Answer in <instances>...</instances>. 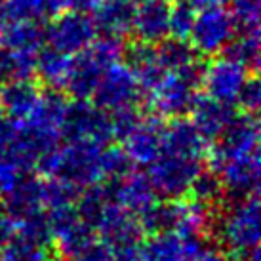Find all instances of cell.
<instances>
[{"instance_id":"1","label":"cell","mask_w":261,"mask_h":261,"mask_svg":"<svg viewBox=\"0 0 261 261\" xmlns=\"http://www.w3.org/2000/svg\"><path fill=\"white\" fill-rule=\"evenodd\" d=\"M103 147L94 141H67V145L42 154L37 168L44 177H58L82 191L105 179L101 166Z\"/></svg>"},{"instance_id":"2","label":"cell","mask_w":261,"mask_h":261,"mask_svg":"<svg viewBox=\"0 0 261 261\" xmlns=\"http://www.w3.org/2000/svg\"><path fill=\"white\" fill-rule=\"evenodd\" d=\"M259 200L257 195L237 198L218 221V240L229 257L237 261H261Z\"/></svg>"},{"instance_id":"3","label":"cell","mask_w":261,"mask_h":261,"mask_svg":"<svg viewBox=\"0 0 261 261\" xmlns=\"http://www.w3.org/2000/svg\"><path fill=\"white\" fill-rule=\"evenodd\" d=\"M122 54V38L107 37V35L94 38L84 50L73 56V69L65 90L74 99H90L101 73L111 63L118 61Z\"/></svg>"},{"instance_id":"4","label":"cell","mask_w":261,"mask_h":261,"mask_svg":"<svg viewBox=\"0 0 261 261\" xmlns=\"http://www.w3.org/2000/svg\"><path fill=\"white\" fill-rule=\"evenodd\" d=\"M202 67L198 63L183 67L179 71H166L156 88L147 94L149 105L162 116H183L187 115L200 92Z\"/></svg>"},{"instance_id":"5","label":"cell","mask_w":261,"mask_h":261,"mask_svg":"<svg viewBox=\"0 0 261 261\" xmlns=\"http://www.w3.org/2000/svg\"><path fill=\"white\" fill-rule=\"evenodd\" d=\"M99 240L113 252L115 261H134L139 257V246L143 240V227L139 218L111 198L95 223Z\"/></svg>"},{"instance_id":"6","label":"cell","mask_w":261,"mask_h":261,"mask_svg":"<svg viewBox=\"0 0 261 261\" xmlns=\"http://www.w3.org/2000/svg\"><path fill=\"white\" fill-rule=\"evenodd\" d=\"M200 170H202V160L160 152L149 164L147 177L156 196H162L166 200H175L189 195V189L196 175L200 174Z\"/></svg>"},{"instance_id":"7","label":"cell","mask_w":261,"mask_h":261,"mask_svg":"<svg viewBox=\"0 0 261 261\" xmlns=\"http://www.w3.org/2000/svg\"><path fill=\"white\" fill-rule=\"evenodd\" d=\"M141 94L143 92L136 79V73L132 71L128 63H122L118 59L101 73L92 94V99L99 109L113 113L126 107H138Z\"/></svg>"},{"instance_id":"8","label":"cell","mask_w":261,"mask_h":261,"mask_svg":"<svg viewBox=\"0 0 261 261\" xmlns=\"http://www.w3.org/2000/svg\"><path fill=\"white\" fill-rule=\"evenodd\" d=\"M61 138L67 141H94L99 145H109L113 139L109 113L88 99H74L73 103H67Z\"/></svg>"},{"instance_id":"9","label":"cell","mask_w":261,"mask_h":261,"mask_svg":"<svg viewBox=\"0 0 261 261\" xmlns=\"http://www.w3.org/2000/svg\"><path fill=\"white\" fill-rule=\"evenodd\" d=\"M259 151V124L255 115L242 113L232 115L225 130L219 134L218 143L208 149L206 156L210 160V170L216 172L227 160Z\"/></svg>"},{"instance_id":"10","label":"cell","mask_w":261,"mask_h":261,"mask_svg":"<svg viewBox=\"0 0 261 261\" xmlns=\"http://www.w3.org/2000/svg\"><path fill=\"white\" fill-rule=\"evenodd\" d=\"M46 216L50 225L51 244H56L67 259H74L95 240V231L80 218L74 204L51 208L46 212Z\"/></svg>"},{"instance_id":"11","label":"cell","mask_w":261,"mask_h":261,"mask_svg":"<svg viewBox=\"0 0 261 261\" xmlns=\"http://www.w3.org/2000/svg\"><path fill=\"white\" fill-rule=\"evenodd\" d=\"M97 35L92 17L84 10H71L56 14L44 29V40L56 50L74 56L86 48Z\"/></svg>"},{"instance_id":"12","label":"cell","mask_w":261,"mask_h":261,"mask_svg":"<svg viewBox=\"0 0 261 261\" xmlns=\"http://www.w3.org/2000/svg\"><path fill=\"white\" fill-rule=\"evenodd\" d=\"M234 37V23L223 6L202 8L196 12L189 42L200 56H216Z\"/></svg>"},{"instance_id":"13","label":"cell","mask_w":261,"mask_h":261,"mask_svg":"<svg viewBox=\"0 0 261 261\" xmlns=\"http://www.w3.org/2000/svg\"><path fill=\"white\" fill-rule=\"evenodd\" d=\"M248 71H250L248 67L229 56L216 58L206 67H202L200 88H204L206 92L204 95H208L212 99L234 105L240 90L248 80Z\"/></svg>"},{"instance_id":"14","label":"cell","mask_w":261,"mask_h":261,"mask_svg":"<svg viewBox=\"0 0 261 261\" xmlns=\"http://www.w3.org/2000/svg\"><path fill=\"white\" fill-rule=\"evenodd\" d=\"M259 172V151L234 156L216 170L223 185V195L231 196V200L257 195Z\"/></svg>"},{"instance_id":"15","label":"cell","mask_w":261,"mask_h":261,"mask_svg":"<svg viewBox=\"0 0 261 261\" xmlns=\"http://www.w3.org/2000/svg\"><path fill=\"white\" fill-rule=\"evenodd\" d=\"M170 0H139L136 2L132 31L139 42L159 44L170 37Z\"/></svg>"},{"instance_id":"16","label":"cell","mask_w":261,"mask_h":261,"mask_svg":"<svg viewBox=\"0 0 261 261\" xmlns=\"http://www.w3.org/2000/svg\"><path fill=\"white\" fill-rule=\"evenodd\" d=\"M208 149V139L196 130L195 124L185 120L183 116H175L172 122L162 128V152L202 160L206 159Z\"/></svg>"},{"instance_id":"17","label":"cell","mask_w":261,"mask_h":261,"mask_svg":"<svg viewBox=\"0 0 261 261\" xmlns=\"http://www.w3.org/2000/svg\"><path fill=\"white\" fill-rule=\"evenodd\" d=\"M109 195L118 206H122L124 210L132 212L136 216H141L147 208H151L156 202V193L152 189L151 181L147 174H138L132 170L130 174L118 177L115 181H111Z\"/></svg>"},{"instance_id":"18","label":"cell","mask_w":261,"mask_h":261,"mask_svg":"<svg viewBox=\"0 0 261 261\" xmlns=\"http://www.w3.org/2000/svg\"><path fill=\"white\" fill-rule=\"evenodd\" d=\"M162 128L159 116H141L134 132L122 139L124 152L134 164L149 166L162 152Z\"/></svg>"},{"instance_id":"19","label":"cell","mask_w":261,"mask_h":261,"mask_svg":"<svg viewBox=\"0 0 261 261\" xmlns=\"http://www.w3.org/2000/svg\"><path fill=\"white\" fill-rule=\"evenodd\" d=\"M4 208L15 221L44 214L46 212V179L21 175L17 185L4 196Z\"/></svg>"},{"instance_id":"20","label":"cell","mask_w":261,"mask_h":261,"mask_svg":"<svg viewBox=\"0 0 261 261\" xmlns=\"http://www.w3.org/2000/svg\"><path fill=\"white\" fill-rule=\"evenodd\" d=\"M204 244V237L185 239L172 231L154 232L139 246L141 261H185L196 248Z\"/></svg>"},{"instance_id":"21","label":"cell","mask_w":261,"mask_h":261,"mask_svg":"<svg viewBox=\"0 0 261 261\" xmlns=\"http://www.w3.org/2000/svg\"><path fill=\"white\" fill-rule=\"evenodd\" d=\"M90 12L97 33L122 38L132 31L136 0H95Z\"/></svg>"},{"instance_id":"22","label":"cell","mask_w":261,"mask_h":261,"mask_svg":"<svg viewBox=\"0 0 261 261\" xmlns=\"http://www.w3.org/2000/svg\"><path fill=\"white\" fill-rule=\"evenodd\" d=\"M40 99V88L33 79H15L0 86V111L14 120L27 118Z\"/></svg>"},{"instance_id":"23","label":"cell","mask_w":261,"mask_h":261,"mask_svg":"<svg viewBox=\"0 0 261 261\" xmlns=\"http://www.w3.org/2000/svg\"><path fill=\"white\" fill-rule=\"evenodd\" d=\"M189 113L193 115L191 122L195 124L196 130L206 139H218L219 134L225 130V126L234 115L232 105L216 101L208 95H198Z\"/></svg>"},{"instance_id":"24","label":"cell","mask_w":261,"mask_h":261,"mask_svg":"<svg viewBox=\"0 0 261 261\" xmlns=\"http://www.w3.org/2000/svg\"><path fill=\"white\" fill-rule=\"evenodd\" d=\"M73 69V56L63 54L56 48H40L37 54L35 74L51 90H63Z\"/></svg>"},{"instance_id":"25","label":"cell","mask_w":261,"mask_h":261,"mask_svg":"<svg viewBox=\"0 0 261 261\" xmlns=\"http://www.w3.org/2000/svg\"><path fill=\"white\" fill-rule=\"evenodd\" d=\"M128 65L136 73V79H138L139 86H141V92H145V94L152 92L156 88V84L162 80L164 73H166L156 61L154 44H134L128 50Z\"/></svg>"},{"instance_id":"26","label":"cell","mask_w":261,"mask_h":261,"mask_svg":"<svg viewBox=\"0 0 261 261\" xmlns=\"http://www.w3.org/2000/svg\"><path fill=\"white\" fill-rule=\"evenodd\" d=\"M0 44L14 51L38 54L44 44V29L37 21H10L0 35Z\"/></svg>"},{"instance_id":"27","label":"cell","mask_w":261,"mask_h":261,"mask_svg":"<svg viewBox=\"0 0 261 261\" xmlns=\"http://www.w3.org/2000/svg\"><path fill=\"white\" fill-rule=\"evenodd\" d=\"M154 56L164 71H179L196 61V51L187 38L166 37L154 44Z\"/></svg>"},{"instance_id":"28","label":"cell","mask_w":261,"mask_h":261,"mask_svg":"<svg viewBox=\"0 0 261 261\" xmlns=\"http://www.w3.org/2000/svg\"><path fill=\"white\" fill-rule=\"evenodd\" d=\"M12 21H44L51 19L63 6V0H6Z\"/></svg>"},{"instance_id":"29","label":"cell","mask_w":261,"mask_h":261,"mask_svg":"<svg viewBox=\"0 0 261 261\" xmlns=\"http://www.w3.org/2000/svg\"><path fill=\"white\" fill-rule=\"evenodd\" d=\"M37 54L14 51L0 44V86L15 79H33Z\"/></svg>"},{"instance_id":"30","label":"cell","mask_w":261,"mask_h":261,"mask_svg":"<svg viewBox=\"0 0 261 261\" xmlns=\"http://www.w3.org/2000/svg\"><path fill=\"white\" fill-rule=\"evenodd\" d=\"M225 56L237 59L248 69H255L259 63V29L234 31V37L225 46Z\"/></svg>"},{"instance_id":"31","label":"cell","mask_w":261,"mask_h":261,"mask_svg":"<svg viewBox=\"0 0 261 261\" xmlns=\"http://www.w3.org/2000/svg\"><path fill=\"white\" fill-rule=\"evenodd\" d=\"M229 15L234 23V31L259 29L261 0H227Z\"/></svg>"},{"instance_id":"32","label":"cell","mask_w":261,"mask_h":261,"mask_svg":"<svg viewBox=\"0 0 261 261\" xmlns=\"http://www.w3.org/2000/svg\"><path fill=\"white\" fill-rule=\"evenodd\" d=\"M189 193L193 198L200 200V202L212 206L214 202H218L223 198V185L219 181V177L216 172L212 170H200V174L195 177V181L189 189Z\"/></svg>"},{"instance_id":"33","label":"cell","mask_w":261,"mask_h":261,"mask_svg":"<svg viewBox=\"0 0 261 261\" xmlns=\"http://www.w3.org/2000/svg\"><path fill=\"white\" fill-rule=\"evenodd\" d=\"M170 10V37L189 38L196 17V10L191 0H174Z\"/></svg>"},{"instance_id":"34","label":"cell","mask_w":261,"mask_h":261,"mask_svg":"<svg viewBox=\"0 0 261 261\" xmlns=\"http://www.w3.org/2000/svg\"><path fill=\"white\" fill-rule=\"evenodd\" d=\"M101 166H103L105 179L115 181L118 177L130 174L132 170H134V162H132L130 156L124 152L122 147L105 145L101 151Z\"/></svg>"},{"instance_id":"35","label":"cell","mask_w":261,"mask_h":261,"mask_svg":"<svg viewBox=\"0 0 261 261\" xmlns=\"http://www.w3.org/2000/svg\"><path fill=\"white\" fill-rule=\"evenodd\" d=\"M141 113L138 107H126V109H118L111 113V128H113V138L122 141L126 136H130L134 128L141 120Z\"/></svg>"},{"instance_id":"36","label":"cell","mask_w":261,"mask_h":261,"mask_svg":"<svg viewBox=\"0 0 261 261\" xmlns=\"http://www.w3.org/2000/svg\"><path fill=\"white\" fill-rule=\"evenodd\" d=\"M237 103H239L244 113H250V115H255L257 109H259L261 103V86L259 80L255 76H248V80L244 82V86L240 90L239 97H237Z\"/></svg>"},{"instance_id":"37","label":"cell","mask_w":261,"mask_h":261,"mask_svg":"<svg viewBox=\"0 0 261 261\" xmlns=\"http://www.w3.org/2000/svg\"><path fill=\"white\" fill-rule=\"evenodd\" d=\"M21 175L23 174L17 170V166L12 160L0 156V198H4L17 185V181L21 179Z\"/></svg>"},{"instance_id":"38","label":"cell","mask_w":261,"mask_h":261,"mask_svg":"<svg viewBox=\"0 0 261 261\" xmlns=\"http://www.w3.org/2000/svg\"><path fill=\"white\" fill-rule=\"evenodd\" d=\"M17 136V120L6 116L0 111V156H6Z\"/></svg>"},{"instance_id":"39","label":"cell","mask_w":261,"mask_h":261,"mask_svg":"<svg viewBox=\"0 0 261 261\" xmlns=\"http://www.w3.org/2000/svg\"><path fill=\"white\" fill-rule=\"evenodd\" d=\"M73 261H115L113 257V252L109 250L107 244H103L101 240L97 242L94 240L86 250H82Z\"/></svg>"},{"instance_id":"40","label":"cell","mask_w":261,"mask_h":261,"mask_svg":"<svg viewBox=\"0 0 261 261\" xmlns=\"http://www.w3.org/2000/svg\"><path fill=\"white\" fill-rule=\"evenodd\" d=\"M17 231V221H15L4 206H0V248L6 244Z\"/></svg>"},{"instance_id":"41","label":"cell","mask_w":261,"mask_h":261,"mask_svg":"<svg viewBox=\"0 0 261 261\" xmlns=\"http://www.w3.org/2000/svg\"><path fill=\"white\" fill-rule=\"evenodd\" d=\"M185 261H227V257H225L216 246L200 244Z\"/></svg>"},{"instance_id":"42","label":"cell","mask_w":261,"mask_h":261,"mask_svg":"<svg viewBox=\"0 0 261 261\" xmlns=\"http://www.w3.org/2000/svg\"><path fill=\"white\" fill-rule=\"evenodd\" d=\"M12 19H10V14H8L6 0H0V35H2V31L6 29V25Z\"/></svg>"},{"instance_id":"43","label":"cell","mask_w":261,"mask_h":261,"mask_svg":"<svg viewBox=\"0 0 261 261\" xmlns=\"http://www.w3.org/2000/svg\"><path fill=\"white\" fill-rule=\"evenodd\" d=\"M193 6L196 10H202V8H212V6H223L227 0H191Z\"/></svg>"},{"instance_id":"44","label":"cell","mask_w":261,"mask_h":261,"mask_svg":"<svg viewBox=\"0 0 261 261\" xmlns=\"http://www.w3.org/2000/svg\"><path fill=\"white\" fill-rule=\"evenodd\" d=\"M0 261H4V259H2V255H0Z\"/></svg>"},{"instance_id":"45","label":"cell","mask_w":261,"mask_h":261,"mask_svg":"<svg viewBox=\"0 0 261 261\" xmlns=\"http://www.w3.org/2000/svg\"><path fill=\"white\" fill-rule=\"evenodd\" d=\"M170 2H174V0H170Z\"/></svg>"},{"instance_id":"46","label":"cell","mask_w":261,"mask_h":261,"mask_svg":"<svg viewBox=\"0 0 261 261\" xmlns=\"http://www.w3.org/2000/svg\"><path fill=\"white\" fill-rule=\"evenodd\" d=\"M48 261H50V259H48Z\"/></svg>"}]
</instances>
